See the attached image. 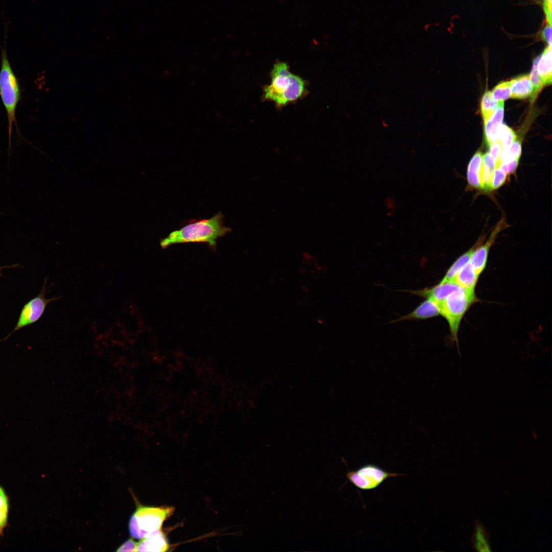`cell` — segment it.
I'll list each match as a JSON object with an SVG mask.
<instances>
[{"mask_svg": "<svg viewBox=\"0 0 552 552\" xmlns=\"http://www.w3.org/2000/svg\"><path fill=\"white\" fill-rule=\"evenodd\" d=\"M224 216L219 212L208 219L192 220L181 228L171 232L160 240L163 248L179 243H205L215 249L217 240L231 231L223 225Z\"/></svg>", "mask_w": 552, "mask_h": 552, "instance_id": "obj_1", "label": "cell"}, {"mask_svg": "<svg viewBox=\"0 0 552 552\" xmlns=\"http://www.w3.org/2000/svg\"><path fill=\"white\" fill-rule=\"evenodd\" d=\"M270 83L263 89L265 100L278 107L285 106L303 97L306 91L305 81L290 71L287 63L277 62L270 72Z\"/></svg>", "mask_w": 552, "mask_h": 552, "instance_id": "obj_2", "label": "cell"}, {"mask_svg": "<svg viewBox=\"0 0 552 552\" xmlns=\"http://www.w3.org/2000/svg\"><path fill=\"white\" fill-rule=\"evenodd\" d=\"M477 301L474 291L460 287L445 298L436 304L441 314L447 320L451 333V340L458 347V332L461 321L471 305Z\"/></svg>", "mask_w": 552, "mask_h": 552, "instance_id": "obj_3", "label": "cell"}, {"mask_svg": "<svg viewBox=\"0 0 552 552\" xmlns=\"http://www.w3.org/2000/svg\"><path fill=\"white\" fill-rule=\"evenodd\" d=\"M173 511L174 508L169 507L139 506L129 520L130 536L134 539H141L161 529L165 520Z\"/></svg>", "mask_w": 552, "mask_h": 552, "instance_id": "obj_4", "label": "cell"}, {"mask_svg": "<svg viewBox=\"0 0 552 552\" xmlns=\"http://www.w3.org/2000/svg\"><path fill=\"white\" fill-rule=\"evenodd\" d=\"M20 89L17 78L8 60L6 50L2 49L0 71V96L6 109L10 140L12 125L16 122L15 110L20 99Z\"/></svg>", "mask_w": 552, "mask_h": 552, "instance_id": "obj_5", "label": "cell"}, {"mask_svg": "<svg viewBox=\"0 0 552 552\" xmlns=\"http://www.w3.org/2000/svg\"><path fill=\"white\" fill-rule=\"evenodd\" d=\"M401 475L386 471L376 465L367 464L348 472L347 477L357 488L368 490L376 488L388 478Z\"/></svg>", "mask_w": 552, "mask_h": 552, "instance_id": "obj_6", "label": "cell"}, {"mask_svg": "<svg viewBox=\"0 0 552 552\" xmlns=\"http://www.w3.org/2000/svg\"><path fill=\"white\" fill-rule=\"evenodd\" d=\"M45 290L44 286L40 293L24 306L17 324L12 333L37 321L43 313L47 305L51 302L61 297V296L54 297L47 299L44 297Z\"/></svg>", "mask_w": 552, "mask_h": 552, "instance_id": "obj_7", "label": "cell"}, {"mask_svg": "<svg viewBox=\"0 0 552 552\" xmlns=\"http://www.w3.org/2000/svg\"><path fill=\"white\" fill-rule=\"evenodd\" d=\"M503 225V221H501L494 228L487 241L482 245H479L473 252L469 262L477 274L479 275L485 269L491 246Z\"/></svg>", "mask_w": 552, "mask_h": 552, "instance_id": "obj_8", "label": "cell"}, {"mask_svg": "<svg viewBox=\"0 0 552 552\" xmlns=\"http://www.w3.org/2000/svg\"><path fill=\"white\" fill-rule=\"evenodd\" d=\"M459 288L460 287L454 281H452L443 283H439V284L432 287L409 291V292L421 297L430 298L438 304Z\"/></svg>", "mask_w": 552, "mask_h": 552, "instance_id": "obj_9", "label": "cell"}, {"mask_svg": "<svg viewBox=\"0 0 552 552\" xmlns=\"http://www.w3.org/2000/svg\"><path fill=\"white\" fill-rule=\"evenodd\" d=\"M504 116V103L498 101V105L492 114L484 121L485 140L488 146L498 141L499 127Z\"/></svg>", "mask_w": 552, "mask_h": 552, "instance_id": "obj_10", "label": "cell"}, {"mask_svg": "<svg viewBox=\"0 0 552 552\" xmlns=\"http://www.w3.org/2000/svg\"><path fill=\"white\" fill-rule=\"evenodd\" d=\"M169 545L161 529L157 530L142 538L137 543L135 551H158L168 550Z\"/></svg>", "mask_w": 552, "mask_h": 552, "instance_id": "obj_11", "label": "cell"}, {"mask_svg": "<svg viewBox=\"0 0 552 552\" xmlns=\"http://www.w3.org/2000/svg\"><path fill=\"white\" fill-rule=\"evenodd\" d=\"M440 314L436 303L430 298H426L409 313L403 315L393 322L406 320H421L435 317Z\"/></svg>", "mask_w": 552, "mask_h": 552, "instance_id": "obj_12", "label": "cell"}, {"mask_svg": "<svg viewBox=\"0 0 552 552\" xmlns=\"http://www.w3.org/2000/svg\"><path fill=\"white\" fill-rule=\"evenodd\" d=\"M510 83L511 98L521 99L531 97L533 94V86L529 75H520L512 79L510 81Z\"/></svg>", "mask_w": 552, "mask_h": 552, "instance_id": "obj_13", "label": "cell"}, {"mask_svg": "<svg viewBox=\"0 0 552 552\" xmlns=\"http://www.w3.org/2000/svg\"><path fill=\"white\" fill-rule=\"evenodd\" d=\"M479 275L469 262L457 273L453 281L459 287L465 289L474 291Z\"/></svg>", "mask_w": 552, "mask_h": 552, "instance_id": "obj_14", "label": "cell"}, {"mask_svg": "<svg viewBox=\"0 0 552 552\" xmlns=\"http://www.w3.org/2000/svg\"><path fill=\"white\" fill-rule=\"evenodd\" d=\"M482 154L477 151L471 158L467 168V178L472 187L480 189L479 173L482 165Z\"/></svg>", "mask_w": 552, "mask_h": 552, "instance_id": "obj_15", "label": "cell"}, {"mask_svg": "<svg viewBox=\"0 0 552 552\" xmlns=\"http://www.w3.org/2000/svg\"><path fill=\"white\" fill-rule=\"evenodd\" d=\"M551 46L545 49L537 65V70L544 85L551 83Z\"/></svg>", "mask_w": 552, "mask_h": 552, "instance_id": "obj_16", "label": "cell"}, {"mask_svg": "<svg viewBox=\"0 0 552 552\" xmlns=\"http://www.w3.org/2000/svg\"><path fill=\"white\" fill-rule=\"evenodd\" d=\"M481 241H478L477 243L470 249L460 256L448 269L445 276L440 283H443L448 281H452L458 271L470 260V258L475 250L480 245Z\"/></svg>", "mask_w": 552, "mask_h": 552, "instance_id": "obj_17", "label": "cell"}, {"mask_svg": "<svg viewBox=\"0 0 552 552\" xmlns=\"http://www.w3.org/2000/svg\"><path fill=\"white\" fill-rule=\"evenodd\" d=\"M473 537L474 548L477 551L479 552L491 551L487 532L481 524H477L476 526Z\"/></svg>", "mask_w": 552, "mask_h": 552, "instance_id": "obj_18", "label": "cell"}, {"mask_svg": "<svg viewBox=\"0 0 552 552\" xmlns=\"http://www.w3.org/2000/svg\"><path fill=\"white\" fill-rule=\"evenodd\" d=\"M498 103V101H496L493 98L490 91L486 90L485 92L480 103V109L484 121L492 114L497 108Z\"/></svg>", "mask_w": 552, "mask_h": 552, "instance_id": "obj_19", "label": "cell"}, {"mask_svg": "<svg viewBox=\"0 0 552 552\" xmlns=\"http://www.w3.org/2000/svg\"><path fill=\"white\" fill-rule=\"evenodd\" d=\"M540 58V55L536 57L533 63L532 69L530 74V79L533 86V94L530 98L531 100H535L538 94L543 87L544 85L537 70V65Z\"/></svg>", "mask_w": 552, "mask_h": 552, "instance_id": "obj_20", "label": "cell"}, {"mask_svg": "<svg viewBox=\"0 0 552 552\" xmlns=\"http://www.w3.org/2000/svg\"><path fill=\"white\" fill-rule=\"evenodd\" d=\"M516 139V135L512 129L504 124H501L499 129L498 141L502 149H508Z\"/></svg>", "mask_w": 552, "mask_h": 552, "instance_id": "obj_21", "label": "cell"}, {"mask_svg": "<svg viewBox=\"0 0 552 552\" xmlns=\"http://www.w3.org/2000/svg\"><path fill=\"white\" fill-rule=\"evenodd\" d=\"M493 98L496 101L508 99L511 97V89L509 81L501 82L491 91Z\"/></svg>", "mask_w": 552, "mask_h": 552, "instance_id": "obj_22", "label": "cell"}, {"mask_svg": "<svg viewBox=\"0 0 552 552\" xmlns=\"http://www.w3.org/2000/svg\"><path fill=\"white\" fill-rule=\"evenodd\" d=\"M507 174L499 167L494 169L490 183V191L501 187L505 181Z\"/></svg>", "mask_w": 552, "mask_h": 552, "instance_id": "obj_23", "label": "cell"}, {"mask_svg": "<svg viewBox=\"0 0 552 552\" xmlns=\"http://www.w3.org/2000/svg\"><path fill=\"white\" fill-rule=\"evenodd\" d=\"M519 160V159H515L504 163H496V167H499L503 170L507 175L511 174L514 173L516 170L518 166Z\"/></svg>", "mask_w": 552, "mask_h": 552, "instance_id": "obj_24", "label": "cell"}, {"mask_svg": "<svg viewBox=\"0 0 552 552\" xmlns=\"http://www.w3.org/2000/svg\"><path fill=\"white\" fill-rule=\"evenodd\" d=\"M137 543L132 539H129L123 543L117 550V551H135Z\"/></svg>", "mask_w": 552, "mask_h": 552, "instance_id": "obj_25", "label": "cell"}, {"mask_svg": "<svg viewBox=\"0 0 552 552\" xmlns=\"http://www.w3.org/2000/svg\"><path fill=\"white\" fill-rule=\"evenodd\" d=\"M9 507L0 506V536L7 525Z\"/></svg>", "mask_w": 552, "mask_h": 552, "instance_id": "obj_26", "label": "cell"}, {"mask_svg": "<svg viewBox=\"0 0 552 552\" xmlns=\"http://www.w3.org/2000/svg\"><path fill=\"white\" fill-rule=\"evenodd\" d=\"M490 155L497 161L502 150V147L499 141L492 143L489 146Z\"/></svg>", "mask_w": 552, "mask_h": 552, "instance_id": "obj_27", "label": "cell"}, {"mask_svg": "<svg viewBox=\"0 0 552 552\" xmlns=\"http://www.w3.org/2000/svg\"><path fill=\"white\" fill-rule=\"evenodd\" d=\"M551 25L548 24L542 30L541 33V38L548 44L551 45Z\"/></svg>", "mask_w": 552, "mask_h": 552, "instance_id": "obj_28", "label": "cell"}, {"mask_svg": "<svg viewBox=\"0 0 552 552\" xmlns=\"http://www.w3.org/2000/svg\"><path fill=\"white\" fill-rule=\"evenodd\" d=\"M543 5L548 24L551 25V0H544Z\"/></svg>", "mask_w": 552, "mask_h": 552, "instance_id": "obj_29", "label": "cell"}, {"mask_svg": "<svg viewBox=\"0 0 552 552\" xmlns=\"http://www.w3.org/2000/svg\"><path fill=\"white\" fill-rule=\"evenodd\" d=\"M12 267H13V266H6V267L5 266H2V267H0V275H1V271H2V269L5 268Z\"/></svg>", "mask_w": 552, "mask_h": 552, "instance_id": "obj_30", "label": "cell"}]
</instances>
